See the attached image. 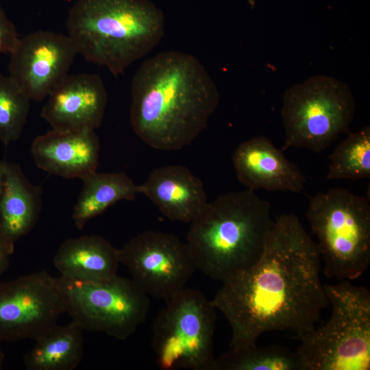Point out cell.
<instances>
[{"label":"cell","mask_w":370,"mask_h":370,"mask_svg":"<svg viewBox=\"0 0 370 370\" xmlns=\"http://www.w3.org/2000/svg\"><path fill=\"white\" fill-rule=\"evenodd\" d=\"M321 269L318 245L298 217L276 218L259 260L222 282L211 300L230 325V349L254 345L267 332L297 338L313 330L329 305Z\"/></svg>","instance_id":"obj_1"},{"label":"cell","mask_w":370,"mask_h":370,"mask_svg":"<svg viewBox=\"0 0 370 370\" xmlns=\"http://www.w3.org/2000/svg\"><path fill=\"white\" fill-rule=\"evenodd\" d=\"M219 99L216 84L196 57L161 52L144 61L134 75L131 125L149 147L179 150L206 127Z\"/></svg>","instance_id":"obj_2"},{"label":"cell","mask_w":370,"mask_h":370,"mask_svg":"<svg viewBox=\"0 0 370 370\" xmlns=\"http://www.w3.org/2000/svg\"><path fill=\"white\" fill-rule=\"evenodd\" d=\"M273 222L270 204L254 190L233 191L207 204L186 243L197 270L222 283L259 260Z\"/></svg>","instance_id":"obj_3"},{"label":"cell","mask_w":370,"mask_h":370,"mask_svg":"<svg viewBox=\"0 0 370 370\" xmlns=\"http://www.w3.org/2000/svg\"><path fill=\"white\" fill-rule=\"evenodd\" d=\"M66 28L77 54L118 77L160 42L164 18L147 0H77Z\"/></svg>","instance_id":"obj_4"},{"label":"cell","mask_w":370,"mask_h":370,"mask_svg":"<svg viewBox=\"0 0 370 370\" xmlns=\"http://www.w3.org/2000/svg\"><path fill=\"white\" fill-rule=\"evenodd\" d=\"M330 319L299 338L303 370L370 369V291L349 280L324 285Z\"/></svg>","instance_id":"obj_5"},{"label":"cell","mask_w":370,"mask_h":370,"mask_svg":"<svg viewBox=\"0 0 370 370\" xmlns=\"http://www.w3.org/2000/svg\"><path fill=\"white\" fill-rule=\"evenodd\" d=\"M306 218L315 235L324 275L338 281L360 277L370 264V204L334 188L310 200Z\"/></svg>","instance_id":"obj_6"},{"label":"cell","mask_w":370,"mask_h":370,"mask_svg":"<svg viewBox=\"0 0 370 370\" xmlns=\"http://www.w3.org/2000/svg\"><path fill=\"white\" fill-rule=\"evenodd\" d=\"M355 108L349 86L331 76L315 75L288 88L282 97V151L292 147L325 150L339 134L350 132Z\"/></svg>","instance_id":"obj_7"},{"label":"cell","mask_w":370,"mask_h":370,"mask_svg":"<svg viewBox=\"0 0 370 370\" xmlns=\"http://www.w3.org/2000/svg\"><path fill=\"white\" fill-rule=\"evenodd\" d=\"M166 301L151 334L159 367L164 370H216L217 309L212 301L197 290L185 288Z\"/></svg>","instance_id":"obj_8"},{"label":"cell","mask_w":370,"mask_h":370,"mask_svg":"<svg viewBox=\"0 0 370 370\" xmlns=\"http://www.w3.org/2000/svg\"><path fill=\"white\" fill-rule=\"evenodd\" d=\"M58 280L64 312L83 330L125 341L147 318L149 295L132 278L116 275L99 282Z\"/></svg>","instance_id":"obj_9"},{"label":"cell","mask_w":370,"mask_h":370,"mask_svg":"<svg viewBox=\"0 0 370 370\" xmlns=\"http://www.w3.org/2000/svg\"><path fill=\"white\" fill-rule=\"evenodd\" d=\"M119 258L147 295L165 301L185 288L197 270L187 244L162 232L136 235L119 249Z\"/></svg>","instance_id":"obj_10"},{"label":"cell","mask_w":370,"mask_h":370,"mask_svg":"<svg viewBox=\"0 0 370 370\" xmlns=\"http://www.w3.org/2000/svg\"><path fill=\"white\" fill-rule=\"evenodd\" d=\"M63 313L59 280L47 271L0 282V342L35 341Z\"/></svg>","instance_id":"obj_11"},{"label":"cell","mask_w":370,"mask_h":370,"mask_svg":"<svg viewBox=\"0 0 370 370\" xmlns=\"http://www.w3.org/2000/svg\"><path fill=\"white\" fill-rule=\"evenodd\" d=\"M77 54L68 35L38 30L20 38L8 76L31 100L40 101L69 75Z\"/></svg>","instance_id":"obj_12"},{"label":"cell","mask_w":370,"mask_h":370,"mask_svg":"<svg viewBox=\"0 0 370 370\" xmlns=\"http://www.w3.org/2000/svg\"><path fill=\"white\" fill-rule=\"evenodd\" d=\"M107 103V90L99 75L69 74L48 95L40 116L52 130H95Z\"/></svg>","instance_id":"obj_13"},{"label":"cell","mask_w":370,"mask_h":370,"mask_svg":"<svg viewBox=\"0 0 370 370\" xmlns=\"http://www.w3.org/2000/svg\"><path fill=\"white\" fill-rule=\"evenodd\" d=\"M232 162L238 181L249 189L295 193L304 189L306 178L299 169L265 136L241 143L234 152Z\"/></svg>","instance_id":"obj_14"},{"label":"cell","mask_w":370,"mask_h":370,"mask_svg":"<svg viewBox=\"0 0 370 370\" xmlns=\"http://www.w3.org/2000/svg\"><path fill=\"white\" fill-rule=\"evenodd\" d=\"M36 166L52 175L82 180L97 171L99 140L93 130L51 131L31 145Z\"/></svg>","instance_id":"obj_15"},{"label":"cell","mask_w":370,"mask_h":370,"mask_svg":"<svg viewBox=\"0 0 370 370\" xmlns=\"http://www.w3.org/2000/svg\"><path fill=\"white\" fill-rule=\"evenodd\" d=\"M139 186L140 194L172 221L190 223L208 203L201 180L182 165L156 169Z\"/></svg>","instance_id":"obj_16"},{"label":"cell","mask_w":370,"mask_h":370,"mask_svg":"<svg viewBox=\"0 0 370 370\" xmlns=\"http://www.w3.org/2000/svg\"><path fill=\"white\" fill-rule=\"evenodd\" d=\"M60 277L85 282H99L117 275L119 249L98 235L69 238L58 247L53 259Z\"/></svg>","instance_id":"obj_17"},{"label":"cell","mask_w":370,"mask_h":370,"mask_svg":"<svg viewBox=\"0 0 370 370\" xmlns=\"http://www.w3.org/2000/svg\"><path fill=\"white\" fill-rule=\"evenodd\" d=\"M42 188L32 184L18 164L3 160L0 225L14 243L36 225L41 210Z\"/></svg>","instance_id":"obj_18"},{"label":"cell","mask_w":370,"mask_h":370,"mask_svg":"<svg viewBox=\"0 0 370 370\" xmlns=\"http://www.w3.org/2000/svg\"><path fill=\"white\" fill-rule=\"evenodd\" d=\"M83 330L71 321L56 324L35 340L23 357L28 370H73L81 363L84 347Z\"/></svg>","instance_id":"obj_19"},{"label":"cell","mask_w":370,"mask_h":370,"mask_svg":"<svg viewBox=\"0 0 370 370\" xmlns=\"http://www.w3.org/2000/svg\"><path fill=\"white\" fill-rule=\"evenodd\" d=\"M82 181L72 214L74 225L79 230L115 203L134 200L140 194L139 185L123 172L96 171Z\"/></svg>","instance_id":"obj_20"},{"label":"cell","mask_w":370,"mask_h":370,"mask_svg":"<svg viewBox=\"0 0 370 370\" xmlns=\"http://www.w3.org/2000/svg\"><path fill=\"white\" fill-rule=\"evenodd\" d=\"M216 370H303V367L296 351L256 344L224 352L216 358Z\"/></svg>","instance_id":"obj_21"},{"label":"cell","mask_w":370,"mask_h":370,"mask_svg":"<svg viewBox=\"0 0 370 370\" xmlns=\"http://www.w3.org/2000/svg\"><path fill=\"white\" fill-rule=\"evenodd\" d=\"M348 134L329 156L328 180L370 177V127Z\"/></svg>","instance_id":"obj_22"},{"label":"cell","mask_w":370,"mask_h":370,"mask_svg":"<svg viewBox=\"0 0 370 370\" xmlns=\"http://www.w3.org/2000/svg\"><path fill=\"white\" fill-rule=\"evenodd\" d=\"M30 101L8 75L0 74V142L5 145L20 138Z\"/></svg>","instance_id":"obj_23"},{"label":"cell","mask_w":370,"mask_h":370,"mask_svg":"<svg viewBox=\"0 0 370 370\" xmlns=\"http://www.w3.org/2000/svg\"><path fill=\"white\" fill-rule=\"evenodd\" d=\"M19 39L15 25L0 7V54H10L15 49Z\"/></svg>","instance_id":"obj_24"},{"label":"cell","mask_w":370,"mask_h":370,"mask_svg":"<svg viewBox=\"0 0 370 370\" xmlns=\"http://www.w3.org/2000/svg\"><path fill=\"white\" fill-rule=\"evenodd\" d=\"M14 243L0 225V277L8 268L10 257L14 250Z\"/></svg>","instance_id":"obj_25"},{"label":"cell","mask_w":370,"mask_h":370,"mask_svg":"<svg viewBox=\"0 0 370 370\" xmlns=\"http://www.w3.org/2000/svg\"><path fill=\"white\" fill-rule=\"evenodd\" d=\"M3 184V160H0V197Z\"/></svg>","instance_id":"obj_26"},{"label":"cell","mask_w":370,"mask_h":370,"mask_svg":"<svg viewBox=\"0 0 370 370\" xmlns=\"http://www.w3.org/2000/svg\"><path fill=\"white\" fill-rule=\"evenodd\" d=\"M5 358V355L1 349L0 348V369L3 367V364Z\"/></svg>","instance_id":"obj_27"}]
</instances>
